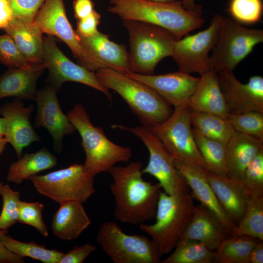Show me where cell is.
I'll list each match as a JSON object with an SVG mask.
<instances>
[{
    "label": "cell",
    "mask_w": 263,
    "mask_h": 263,
    "mask_svg": "<svg viewBox=\"0 0 263 263\" xmlns=\"http://www.w3.org/2000/svg\"><path fill=\"white\" fill-rule=\"evenodd\" d=\"M91 223L82 203L71 201L60 205L53 216L51 228L59 239L71 241L79 237Z\"/></svg>",
    "instance_id": "obj_25"
},
{
    "label": "cell",
    "mask_w": 263,
    "mask_h": 263,
    "mask_svg": "<svg viewBox=\"0 0 263 263\" xmlns=\"http://www.w3.org/2000/svg\"><path fill=\"white\" fill-rule=\"evenodd\" d=\"M45 69L42 63L9 68L0 76V99L14 97L21 100H34L37 81Z\"/></svg>",
    "instance_id": "obj_20"
},
{
    "label": "cell",
    "mask_w": 263,
    "mask_h": 263,
    "mask_svg": "<svg viewBox=\"0 0 263 263\" xmlns=\"http://www.w3.org/2000/svg\"><path fill=\"white\" fill-rule=\"evenodd\" d=\"M229 11L237 21L253 23L260 20L263 11L262 0H231Z\"/></svg>",
    "instance_id": "obj_38"
},
{
    "label": "cell",
    "mask_w": 263,
    "mask_h": 263,
    "mask_svg": "<svg viewBox=\"0 0 263 263\" xmlns=\"http://www.w3.org/2000/svg\"><path fill=\"white\" fill-rule=\"evenodd\" d=\"M0 195L2 200L0 230H6L19 222L20 194L13 190L9 185L0 182Z\"/></svg>",
    "instance_id": "obj_35"
},
{
    "label": "cell",
    "mask_w": 263,
    "mask_h": 263,
    "mask_svg": "<svg viewBox=\"0 0 263 263\" xmlns=\"http://www.w3.org/2000/svg\"><path fill=\"white\" fill-rule=\"evenodd\" d=\"M151 1L161 2V3H169L172 2L177 0H148Z\"/></svg>",
    "instance_id": "obj_51"
},
{
    "label": "cell",
    "mask_w": 263,
    "mask_h": 263,
    "mask_svg": "<svg viewBox=\"0 0 263 263\" xmlns=\"http://www.w3.org/2000/svg\"><path fill=\"white\" fill-rule=\"evenodd\" d=\"M108 11L123 20H133L164 28L179 39L200 28L205 20L203 7L186 9L181 1L161 3L148 0H110Z\"/></svg>",
    "instance_id": "obj_2"
},
{
    "label": "cell",
    "mask_w": 263,
    "mask_h": 263,
    "mask_svg": "<svg viewBox=\"0 0 263 263\" xmlns=\"http://www.w3.org/2000/svg\"><path fill=\"white\" fill-rule=\"evenodd\" d=\"M125 74L152 89L174 108L188 106L200 80V77L180 71L157 75H145L132 72Z\"/></svg>",
    "instance_id": "obj_17"
},
{
    "label": "cell",
    "mask_w": 263,
    "mask_h": 263,
    "mask_svg": "<svg viewBox=\"0 0 263 263\" xmlns=\"http://www.w3.org/2000/svg\"><path fill=\"white\" fill-rule=\"evenodd\" d=\"M7 130V122L3 117H0V135H4Z\"/></svg>",
    "instance_id": "obj_48"
},
{
    "label": "cell",
    "mask_w": 263,
    "mask_h": 263,
    "mask_svg": "<svg viewBox=\"0 0 263 263\" xmlns=\"http://www.w3.org/2000/svg\"><path fill=\"white\" fill-rule=\"evenodd\" d=\"M57 91L47 84L38 91L35 98L37 113L34 126L46 129L52 136L54 149L60 153L65 135L73 133L76 129L67 115L62 112L57 96Z\"/></svg>",
    "instance_id": "obj_16"
},
{
    "label": "cell",
    "mask_w": 263,
    "mask_h": 263,
    "mask_svg": "<svg viewBox=\"0 0 263 263\" xmlns=\"http://www.w3.org/2000/svg\"><path fill=\"white\" fill-rule=\"evenodd\" d=\"M182 2L184 7L187 10H192L196 6L195 0H183Z\"/></svg>",
    "instance_id": "obj_49"
},
{
    "label": "cell",
    "mask_w": 263,
    "mask_h": 263,
    "mask_svg": "<svg viewBox=\"0 0 263 263\" xmlns=\"http://www.w3.org/2000/svg\"><path fill=\"white\" fill-rule=\"evenodd\" d=\"M57 164L56 157L46 148L32 153H26L9 166L7 180L20 184L40 172L50 169Z\"/></svg>",
    "instance_id": "obj_28"
},
{
    "label": "cell",
    "mask_w": 263,
    "mask_h": 263,
    "mask_svg": "<svg viewBox=\"0 0 263 263\" xmlns=\"http://www.w3.org/2000/svg\"><path fill=\"white\" fill-rule=\"evenodd\" d=\"M229 236L214 213L199 204L195 206L193 216L180 239L196 240L215 251Z\"/></svg>",
    "instance_id": "obj_23"
},
{
    "label": "cell",
    "mask_w": 263,
    "mask_h": 263,
    "mask_svg": "<svg viewBox=\"0 0 263 263\" xmlns=\"http://www.w3.org/2000/svg\"><path fill=\"white\" fill-rule=\"evenodd\" d=\"M243 182L250 197H263V149L248 166Z\"/></svg>",
    "instance_id": "obj_37"
},
{
    "label": "cell",
    "mask_w": 263,
    "mask_h": 263,
    "mask_svg": "<svg viewBox=\"0 0 263 263\" xmlns=\"http://www.w3.org/2000/svg\"><path fill=\"white\" fill-rule=\"evenodd\" d=\"M96 249V246L89 243L75 245L67 253H63L59 263H82Z\"/></svg>",
    "instance_id": "obj_43"
},
{
    "label": "cell",
    "mask_w": 263,
    "mask_h": 263,
    "mask_svg": "<svg viewBox=\"0 0 263 263\" xmlns=\"http://www.w3.org/2000/svg\"><path fill=\"white\" fill-rule=\"evenodd\" d=\"M8 230H0V237L8 233ZM23 258L9 251L3 244L0 239V263H24Z\"/></svg>",
    "instance_id": "obj_45"
},
{
    "label": "cell",
    "mask_w": 263,
    "mask_h": 263,
    "mask_svg": "<svg viewBox=\"0 0 263 263\" xmlns=\"http://www.w3.org/2000/svg\"></svg>",
    "instance_id": "obj_52"
},
{
    "label": "cell",
    "mask_w": 263,
    "mask_h": 263,
    "mask_svg": "<svg viewBox=\"0 0 263 263\" xmlns=\"http://www.w3.org/2000/svg\"><path fill=\"white\" fill-rule=\"evenodd\" d=\"M44 0H8L13 18L33 23L35 17Z\"/></svg>",
    "instance_id": "obj_41"
},
{
    "label": "cell",
    "mask_w": 263,
    "mask_h": 263,
    "mask_svg": "<svg viewBox=\"0 0 263 263\" xmlns=\"http://www.w3.org/2000/svg\"><path fill=\"white\" fill-rule=\"evenodd\" d=\"M67 115L80 135L86 156L83 165L92 175L108 172L117 163L130 160L131 149L110 140L101 127L94 125L81 104H76Z\"/></svg>",
    "instance_id": "obj_5"
},
{
    "label": "cell",
    "mask_w": 263,
    "mask_h": 263,
    "mask_svg": "<svg viewBox=\"0 0 263 263\" xmlns=\"http://www.w3.org/2000/svg\"><path fill=\"white\" fill-rule=\"evenodd\" d=\"M175 166L192 190L191 196L217 217L229 235L234 229L235 225L227 217L221 207L207 177V171L191 168L174 162Z\"/></svg>",
    "instance_id": "obj_21"
},
{
    "label": "cell",
    "mask_w": 263,
    "mask_h": 263,
    "mask_svg": "<svg viewBox=\"0 0 263 263\" xmlns=\"http://www.w3.org/2000/svg\"><path fill=\"white\" fill-rule=\"evenodd\" d=\"M95 74L104 86L121 96L142 125L155 126L172 114L171 106L144 83L110 68H100Z\"/></svg>",
    "instance_id": "obj_3"
},
{
    "label": "cell",
    "mask_w": 263,
    "mask_h": 263,
    "mask_svg": "<svg viewBox=\"0 0 263 263\" xmlns=\"http://www.w3.org/2000/svg\"><path fill=\"white\" fill-rule=\"evenodd\" d=\"M94 177L83 164L69 167L29 179L37 191L59 205L76 201L87 202L95 192Z\"/></svg>",
    "instance_id": "obj_7"
},
{
    "label": "cell",
    "mask_w": 263,
    "mask_h": 263,
    "mask_svg": "<svg viewBox=\"0 0 263 263\" xmlns=\"http://www.w3.org/2000/svg\"><path fill=\"white\" fill-rule=\"evenodd\" d=\"M190 121L193 129L225 145L234 131L226 118L212 113L190 111Z\"/></svg>",
    "instance_id": "obj_30"
},
{
    "label": "cell",
    "mask_w": 263,
    "mask_h": 263,
    "mask_svg": "<svg viewBox=\"0 0 263 263\" xmlns=\"http://www.w3.org/2000/svg\"><path fill=\"white\" fill-rule=\"evenodd\" d=\"M188 106L174 108L163 123L149 128L167 148L174 162L208 171L197 146Z\"/></svg>",
    "instance_id": "obj_8"
},
{
    "label": "cell",
    "mask_w": 263,
    "mask_h": 263,
    "mask_svg": "<svg viewBox=\"0 0 263 263\" xmlns=\"http://www.w3.org/2000/svg\"><path fill=\"white\" fill-rule=\"evenodd\" d=\"M93 0H74V15L77 20L88 16L94 10Z\"/></svg>",
    "instance_id": "obj_44"
},
{
    "label": "cell",
    "mask_w": 263,
    "mask_h": 263,
    "mask_svg": "<svg viewBox=\"0 0 263 263\" xmlns=\"http://www.w3.org/2000/svg\"><path fill=\"white\" fill-rule=\"evenodd\" d=\"M0 62L9 68H18L29 63L8 34L0 36Z\"/></svg>",
    "instance_id": "obj_40"
},
{
    "label": "cell",
    "mask_w": 263,
    "mask_h": 263,
    "mask_svg": "<svg viewBox=\"0 0 263 263\" xmlns=\"http://www.w3.org/2000/svg\"><path fill=\"white\" fill-rule=\"evenodd\" d=\"M263 41V31L245 28L222 17L217 41L209 56L210 70L233 71Z\"/></svg>",
    "instance_id": "obj_9"
},
{
    "label": "cell",
    "mask_w": 263,
    "mask_h": 263,
    "mask_svg": "<svg viewBox=\"0 0 263 263\" xmlns=\"http://www.w3.org/2000/svg\"><path fill=\"white\" fill-rule=\"evenodd\" d=\"M123 24L129 35L131 72L153 75L159 62L171 56L176 37L168 30L149 23L123 20Z\"/></svg>",
    "instance_id": "obj_6"
},
{
    "label": "cell",
    "mask_w": 263,
    "mask_h": 263,
    "mask_svg": "<svg viewBox=\"0 0 263 263\" xmlns=\"http://www.w3.org/2000/svg\"><path fill=\"white\" fill-rule=\"evenodd\" d=\"M43 39L42 63L48 70L49 84L58 91L65 82H77L103 93L111 99L109 90L101 83L95 73L69 59L58 47L54 37L48 35Z\"/></svg>",
    "instance_id": "obj_14"
},
{
    "label": "cell",
    "mask_w": 263,
    "mask_h": 263,
    "mask_svg": "<svg viewBox=\"0 0 263 263\" xmlns=\"http://www.w3.org/2000/svg\"><path fill=\"white\" fill-rule=\"evenodd\" d=\"M227 120L234 131L263 140V113L257 111L228 114Z\"/></svg>",
    "instance_id": "obj_36"
},
{
    "label": "cell",
    "mask_w": 263,
    "mask_h": 263,
    "mask_svg": "<svg viewBox=\"0 0 263 263\" xmlns=\"http://www.w3.org/2000/svg\"><path fill=\"white\" fill-rule=\"evenodd\" d=\"M101 16L94 10L87 17L77 20V34L81 37L86 38L96 34L98 31L97 26L100 22Z\"/></svg>",
    "instance_id": "obj_42"
},
{
    "label": "cell",
    "mask_w": 263,
    "mask_h": 263,
    "mask_svg": "<svg viewBox=\"0 0 263 263\" xmlns=\"http://www.w3.org/2000/svg\"><path fill=\"white\" fill-rule=\"evenodd\" d=\"M44 205L40 202H27L20 201L19 222L35 227L44 237L48 236V231L43 220Z\"/></svg>",
    "instance_id": "obj_39"
},
{
    "label": "cell",
    "mask_w": 263,
    "mask_h": 263,
    "mask_svg": "<svg viewBox=\"0 0 263 263\" xmlns=\"http://www.w3.org/2000/svg\"><path fill=\"white\" fill-rule=\"evenodd\" d=\"M192 199L188 190L172 195L162 190L155 223L139 225L151 237L161 257L172 251L190 222L195 207Z\"/></svg>",
    "instance_id": "obj_4"
},
{
    "label": "cell",
    "mask_w": 263,
    "mask_h": 263,
    "mask_svg": "<svg viewBox=\"0 0 263 263\" xmlns=\"http://www.w3.org/2000/svg\"><path fill=\"white\" fill-rule=\"evenodd\" d=\"M207 177L224 212L236 225L244 216L250 197L244 184L208 171Z\"/></svg>",
    "instance_id": "obj_19"
},
{
    "label": "cell",
    "mask_w": 263,
    "mask_h": 263,
    "mask_svg": "<svg viewBox=\"0 0 263 263\" xmlns=\"http://www.w3.org/2000/svg\"><path fill=\"white\" fill-rule=\"evenodd\" d=\"M34 109L33 105L25 107L21 100L16 98L0 108V114L7 122L4 137L14 149L19 158L25 148L35 142L40 141L30 120Z\"/></svg>",
    "instance_id": "obj_18"
},
{
    "label": "cell",
    "mask_w": 263,
    "mask_h": 263,
    "mask_svg": "<svg viewBox=\"0 0 263 263\" xmlns=\"http://www.w3.org/2000/svg\"><path fill=\"white\" fill-rule=\"evenodd\" d=\"M97 243L114 263H159L161 257L151 239L144 235H129L118 225L107 221L100 226Z\"/></svg>",
    "instance_id": "obj_10"
},
{
    "label": "cell",
    "mask_w": 263,
    "mask_h": 263,
    "mask_svg": "<svg viewBox=\"0 0 263 263\" xmlns=\"http://www.w3.org/2000/svg\"><path fill=\"white\" fill-rule=\"evenodd\" d=\"M79 37L82 47L101 64L102 68H110L123 74L131 72L129 54L125 45L111 41L109 35L99 31L89 37Z\"/></svg>",
    "instance_id": "obj_22"
},
{
    "label": "cell",
    "mask_w": 263,
    "mask_h": 263,
    "mask_svg": "<svg viewBox=\"0 0 263 263\" xmlns=\"http://www.w3.org/2000/svg\"><path fill=\"white\" fill-rule=\"evenodd\" d=\"M194 137L207 170L228 176L226 167L225 145L207 137L192 128Z\"/></svg>",
    "instance_id": "obj_31"
},
{
    "label": "cell",
    "mask_w": 263,
    "mask_h": 263,
    "mask_svg": "<svg viewBox=\"0 0 263 263\" xmlns=\"http://www.w3.org/2000/svg\"><path fill=\"white\" fill-rule=\"evenodd\" d=\"M142 166L140 162H132L108 171L113 179V216L122 223L139 225L155 218L161 186L144 180Z\"/></svg>",
    "instance_id": "obj_1"
},
{
    "label": "cell",
    "mask_w": 263,
    "mask_h": 263,
    "mask_svg": "<svg viewBox=\"0 0 263 263\" xmlns=\"http://www.w3.org/2000/svg\"><path fill=\"white\" fill-rule=\"evenodd\" d=\"M33 23L42 33L56 37L70 48L79 65L95 73L101 64L89 54L81 45L79 36L70 24L63 0H44L37 12Z\"/></svg>",
    "instance_id": "obj_12"
},
{
    "label": "cell",
    "mask_w": 263,
    "mask_h": 263,
    "mask_svg": "<svg viewBox=\"0 0 263 263\" xmlns=\"http://www.w3.org/2000/svg\"><path fill=\"white\" fill-rule=\"evenodd\" d=\"M263 263V242L259 240L252 248L250 253L249 263Z\"/></svg>",
    "instance_id": "obj_47"
},
{
    "label": "cell",
    "mask_w": 263,
    "mask_h": 263,
    "mask_svg": "<svg viewBox=\"0 0 263 263\" xmlns=\"http://www.w3.org/2000/svg\"><path fill=\"white\" fill-rule=\"evenodd\" d=\"M200 78L199 85L188 104L190 110L212 113L226 118L228 113L217 73L209 70Z\"/></svg>",
    "instance_id": "obj_26"
},
{
    "label": "cell",
    "mask_w": 263,
    "mask_h": 263,
    "mask_svg": "<svg viewBox=\"0 0 263 263\" xmlns=\"http://www.w3.org/2000/svg\"><path fill=\"white\" fill-rule=\"evenodd\" d=\"M219 86L228 114L251 111L263 113V78L251 76L248 82H240L233 71H222L217 73Z\"/></svg>",
    "instance_id": "obj_15"
},
{
    "label": "cell",
    "mask_w": 263,
    "mask_h": 263,
    "mask_svg": "<svg viewBox=\"0 0 263 263\" xmlns=\"http://www.w3.org/2000/svg\"><path fill=\"white\" fill-rule=\"evenodd\" d=\"M0 239L11 252L23 258L29 257L43 263H59L64 253L56 249H48L45 245L39 244L34 241H19L7 233L1 235Z\"/></svg>",
    "instance_id": "obj_32"
},
{
    "label": "cell",
    "mask_w": 263,
    "mask_h": 263,
    "mask_svg": "<svg viewBox=\"0 0 263 263\" xmlns=\"http://www.w3.org/2000/svg\"><path fill=\"white\" fill-rule=\"evenodd\" d=\"M13 18V12L8 0H0V29L7 26Z\"/></svg>",
    "instance_id": "obj_46"
},
{
    "label": "cell",
    "mask_w": 263,
    "mask_h": 263,
    "mask_svg": "<svg viewBox=\"0 0 263 263\" xmlns=\"http://www.w3.org/2000/svg\"><path fill=\"white\" fill-rule=\"evenodd\" d=\"M112 127L132 133L144 144L150 156L148 164L142 172L155 177L165 192L172 195L188 190V187L175 167L170 154L149 127L142 125L128 127L121 124L113 125Z\"/></svg>",
    "instance_id": "obj_11"
},
{
    "label": "cell",
    "mask_w": 263,
    "mask_h": 263,
    "mask_svg": "<svg viewBox=\"0 0 263 263\" xmlns=\"http://www.w3.org/2000/svg\"><path fill=\"white\" fill-rule=\"evenodd\" d=\"M231 235H245L263 241V197H250L245 212Z\"/></svg>",
    "instance_id": "obj_34"
},
{
    "label": "cell",
    "mask_w": 263,
    "mask_h": 263,
    "mask_svg": "<svg viewBox=\"0 0 263 263\" xmlns=\"http://www.w3.org/2000/svg\"><path fill=\"white\" fill-rule=\"evenodd\" d=\"M259 240L245 235H230L214 251L213 262L249 263L251 251Z\"/></svg>",
    "instance_id": "obj_29"
},
{
    "label": "cell",
    "mask_w": 263,
    "mask_h": 263,
    "mask_svg": "<svg viewBox=\"0 0 263 263\" xmlns=\"http://www.w3.org/2000/svg\"><path fill=\"white\" fill-rule=\"evenodd\" d=\"M3 30L13 38L29 63H42L43 33L33 22L28 23L13 18Z\"/></svg>",
    "instance_id": "obj_27"
},
{
    "label": "cell",
    "mask_w": 263,
    "mask_h": 263,
    "mask_svg": "<svg viewBox=\"0 0 263 263\" xmlns=\"http://www.w3.org/2000/svg\"><path fill=\"white\" fill-rule=\"evenodd\" d=\"M263 149V140L234 131L225 145L228 176L243 182L246 168Z\"/></svg>",
    "instance_id": "obj_24"
},
{
    "label": "cell",
    "mask_w": 263,
    "mask_h": 263,
    "mask_svg": "<svg viewBox=\"0 0 263 263\" xmlns=\"http://www.w3.org/2000/svg\"><path fill=\"white\" fill-rule=\"evenodd\" d=\"M222 17L215 15L205 30L176 40L171 56L179 71L201 75L210 70L208 54L217 41Z\"/></svg>",
    "instance_id": "obj_13"
},
{
    "label": "cell",
    "mask_w": 263,
    "mask_h": 263,
    "mask_svg": "<svg viewBox=\"0 0 263 263\" xmlns=\"http://www.w3.org/2000/svg\"><path fill=\"white\" fill-rule=\"evenodd\" d=\"M7 144L4 136L0 135V156L2 154Z\"/></svg>",
    "instance_id": "obj_50"
},
{
    "label": "cell",
    "mask_w": 263,
    "mask_h": 263,
    "mask_svg": "<svg viewBox=\"0 0 263 263\" xmlns=\"http://www.w3.org/2000/svg\"><path fill=\"white\" fill-rule=\"evenodd\" d=\"M214 255V251L200 242L180 239L170 254L161 263H211Z\"/></svg>",
    "instance_id": "obj_33"
}]
</instances>
